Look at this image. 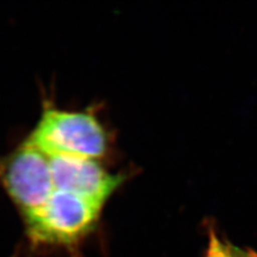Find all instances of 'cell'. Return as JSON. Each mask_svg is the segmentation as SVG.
<instances>
[{
  "instance_id": "6da1fadb",
  "label": "cell",
  "mask_w": 257,
  "mask_h": 257,
  "mask_svg": "<svg viewBox=\"0 0 257 257\" xmlns=\"http://www.w3.org/2000/svg\"><path fill=\"white\" fill-rule=\"evenodd\" d=\"M103 206L55 190L46 203L24 216L26 235L35 246L75 248L94 230Z\"/></svg>"
},
{
  "instance_id": "7a4b0ae2",
  "label": "cell",
  "mask_w": 257,
  "mask_h": 257,
  "mask_svg": "<svg viewBox=\"0 0 257 257\" xmlns=\"http://www.w3.org/2000/svg\"><path fill=\"white\" fill-rule=\"evenodd\" d=\"M48 156L96 159L107 149V135L91 112L45 108L27 140Z\"/></svg>"
},
{
  "instance_id": "3957f363",
  "label": "cell",
  "mask_w": 257,
  "mask_h": 257,
  "mask_svg": "<svg viewBox=\"0 0 257 257\" xmlns=\"http://www.w3.org/2000/svg\"><path fill=\"white\" fill-rule=\"evenodd\" d=\"M0 182L23 215L37 210L55 191L50 157L26 141L0 159Z\"/></svg>"
},
{
  "instance_id": "277c9868",
  "label": "cell",
  "mask_w": 257,
  "mask_h": 257,
  "mask_svg": "<svg viewBox=\"0 0 257 257\" xmlns=\"http://www.w3.org/2000/svg\"><path fill=\"white\" fill-rule=\"evenodd\" d=\"M50 157L54 188L104 206L120 187L122 177L110 174L91 158L54 155Z\"/></svg>"
},
{
  "instance_id": "5b68a950",
  "label": "cell",
  "mask_w": 257,
  "mask_h": 257,
  "mask_svg": "<svg viewBox=\"0 0 257 257\" xmlns=\"http://www.w3.org/2000/svg\"><path fill=\"white\" fill-rule=\"evenodd\" d=\"M205 257H237L236 245L222 238L214 226L208 229V245Z\"/></svg>"
},
{
  "instance_id": "8992f818",
  "label": "cell",
  "mask_w": 257,
  "mask_h": 257,
  "mask_svg": "<svg viewBox=\"0 0 257 257\" xmlns=\"http://www.w3.org/2000/svg\"><path fill=\"white\" fill-rule=\"evenodd\" d=\"M236 254L237 257H257V252L250 247H240L236 245Z\"/></svg>"
}]
</instances>
